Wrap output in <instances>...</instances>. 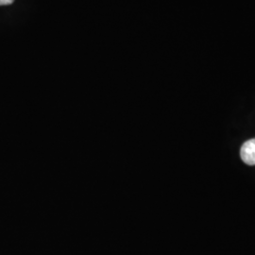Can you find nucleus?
<instances>
[{"label":"nucleus","instance_id":"f257e3e1","mask_svg":"<svg viewBox=\"0 0 255 255\" xmlns=\"http://www.w3.org/2000/svg\"><path fill=\"white\" fill-rule=\"evenodd\" d=\"M240 155L245 164L255 165V138L243 144L240 150Z\"/></svg>","mask_w":255,"mask_h":255},{"label":"nucleus","instance_id":"f03ea898","mask_svg":"<svg viewBox=\"0 0 255 255\" xmlns=\"http://www.w3.org/2000/svg\"><path fill=\"white\" fill-rule=\"evenodd\" d=\"M14 2V0H0V6L3 5H10Z\"/></svg>","mask_w":255,"mask_h":255}]
</instances>
